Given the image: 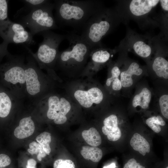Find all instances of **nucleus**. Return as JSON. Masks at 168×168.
<instances>
[{
  "label": "nucleus",
  "instance_id": "f257e3e1",
  "mask_svg": "<svg viewBox=\"0 0 168 168\" xmlns=\"http://www.w3.org/2000/svg\"><path fill=\"white\" fill-rule=\"evenodd\" d=\"M57 23L75 29L82 28L100 10V2L94 0H57L54 2Z\"/></svg>",
  "mask_w": 168,
  "mask_h": 168
},
{
  "label": "nucleus",
  "instance_id": "f03ea898",
  "mask_svg": "<svg viewBox=\"0 0 168 168\" xmlns=\"http://www.w3.org/2000/svg\"><path fill=\"white\" fill-rule=\"evenodd\" d=\"M26 59L25 65L24 102L36 106L54 90L53 84L51 78L43 72L31 55Z\"/></svg>",
  "mask_w": 168,
  "mask_h": 168
},
{
  "label": "nucleus",
  "instance_id": "7ed1b4c3",
  "mask_svg": "<svg viewBox=\"0 0 168 168\" xmlns=\"http://www.w3.org/2000/svg\"><path fill=\"white\" fill-rule=\"evenodd\" d=\"M0 63V82L19 98L24 101L25 85V57L12 55Z\"/></svg>",
  "mask_w": 168,
  "mask_h": 168
},
{
  "label": "nucleus",
  "instance_id": "20e7f679",
  "mask_svg": "<svg viewBox=\"0 0 168 168\" xmlns=\"http://www.w3.org/2000/svg\"><path fill=\"white\" fill-rule=\"evenodd\" d=\"M65 39L69 42V46L59 52L55 67L66 71L79 70L83 68L92 50L76 34H68Z\"/></svg>",
  "mask_w": 168,
  "mask_h": 168
},
{
  "label": "nucleus",
  "instance_id": "39448f33",
  "mask_svg": "<svg viewBox=\"0 0 168 168\" xmlns=\"http://www.w3.org/2000/svg\"><path fill=\"white\" fill-rule=\"evenodd\" d=\"M54 3L49 1L44 5L30 11L20 12L14 16L17 23L28 28L33 36L40 32L59 28L53 14Z\"/></svg>",
  "mask_w": 168,
  "mask_h": 168
},
{
  "label": "nucleus",
  "instance_id": "423d86ee",
  "mask_svg": "<svg viewBox=\"0 0 168 168\" xmlns=\"http://www.w3.org/2000/svg\"><path fill=\"white\" fill-rule=\"evenodd\" d=\"M43 38L39 45L37 51L34 53L25 45L30 55L33 58L39 67L46 70L48 73L54 70L59 53L58 47L65 39V35L55 33L50 30L42 31L39 33Z\"/></svg>",
  "mask_w": 168,
  "mask_h": 168
},
{
  "label": "nucleus",
  "instance_id": "0eeeda50",
  "mask_svg": "<svg viewBox=\"0 0 168 168\" xmlns=\"http://www.w3.org/2000/svg\"><path fill=\"white\" fill-rule=\"evenodd\" d=\"M111 14L108 10H100L82 28L81 38L91 50L97 48L102 38L110 30L113 23Z\"/></svg>",
  "mask_w": 168,
  "mask_h": 168
},
{
  "label": "nucleus",
  "instance_id": "6e6552de",
  "mask_svg": "<svg viewBox=\"0 0 168 168\" xmlns=\"http://www.w3.org/2000/svg\"><path fill=\"white\" fill-rule=\"evenodd\" d=\"M38 104L47 107V117L48 119L53 120L55 124H58L66 122L67 120V115L72 107L69 101L54 90Z\"/></svg>",
  "mask_w": 168,
  "mask_h": 168
},
{
  "label": "nucleus",
  "instance_id": "1a4fd4ad",
  "mask_svg": "<svg viewBox=\"0 0 168 168\" xmlns=\"http://www.w3.org/2000/svg\"><path fill=\"white\" fill-rule=\"evenodd\" d=\"M0 36L5 46L12 43L30 45L35 41L30 31L26 30L21 24L8 20L0 22Z\"/></svg>",
  "mask_w": 168,
  "mask_h": 168
},
{
  "label": "nucleus",
  "instance_id": "9d476101",
  "mask_svg": "<svg viewBox=\"0 0 168 168\" xmlns=\"http://www.w3.org/2000/svg\"><path fill=\"white\" fill-rule=\"evenodd\" d=\"M74 96L79 103L86 108L100 104L104 98L102 91L96 86L79 88L75 91Z\"/></svg>",
  "mask_w": 168,
  "mask_h": 168
},
{
  "label": "nucleus",
  "instance_id": "9b49d317",
  "mask_svg": "<svg viewBox=\"0 0 168 168\" xmlns=\"http://www.w3.org/2000/svg\"><path fill=\"white\" fill-rule=\"evenodd\" d=\"M24 100L13 94L0 82V118L8 117L12 110L22 105Z\"/></svg>",
  "mask_w": 168,
  "mask_h": 168
},
{
  "label": "nucleus",
  "instance_id": "f8f14e48",
  "mask_svg": "<svg viewBox=\"0 0 168 168\" xmlns=\"http://www.w3.org/2000/svg\"><path fill=\"white\" fill-rule=\"evenodd\" d=\"M103 124L102 131L109 140L115 141L120 139L122 133L118 126V119L116 115L112 114L105 118Z\"/></svg>",
  "mask_w": 168,
  "mask_h": 168
},
{
  "label": "nucleus",
  "instance_id": "ddd939ff",
  "mask_svg": "<svg viewBox=\"0 0 168 168\" xmlns=\"http://www.w3.org/2000/svg\"><path fill=\"white\" fill-rule=\"evenodd\" d=\"M89 56L91 61L87 67V69L95 70L100 65L106 63L110 60L111 53L107 49L96 48L91 50Z\"/></svg>",
  "mask_w": 168,
  "mask_h": 168
},
{
  "label": "nucleus",
  "instance_id": "4468645a",
  "mask_svg": "<svg viewBox=\"0 0 168 168\" xmlns=\"http://www.w3.org/2000/svg\"><path fill=\"white\" fill-rule=\"evenodd\" d=\"M35 128V124L32 116H26L20 119L19 125L14 131V135L18 138H24L32 135Z\"/></svg>",
  "mask_w": 168,
  "mask_h": 168
},
{
  "label": "nucleus",
  "instance_id": "2eb2a0df",
  "mask_svg": "<svg viewBox=\"0 0 168 168\" xmlns=\"http://www.w3.org/2000/svg\"><path fill=\"white\" fill-rule=\"evenodd\" d=\"M159 1L157 0H133L130 4V10L134 15L141 16L149 12Z\"/></svg>",
  "mask_w": 168,
  "mask_h": 168
},
{
  "label": "nucleus",
  "instance_id": "dca6fc26",
  "mask_svg": "<svg viewBox=\"0 0 168 168\" xmlns=\"http://www.w3.org/2000/svg\"><path fill=\"white\" fill-rule=\"evenodd\" d=\"M142 72V69L137 63L135 62L132 63L127 70L120 73V80L122 86L128 88L131 86L133 84V76H140Z\"/></svg>",
  "mask_w": 168,
  "mask_h": 168
},
{
  "label": "nucleus",
  "instance_id": "f3484780",
  "mask_svg": "<svg viewBox=\"0 0 168 168\" xmlns=\"http://www.w3.org/2000/svg\"><path fill=\"white\" fill-rule=\"evenodd\" d=\"M152 97L150 90L147 87H144L134 96L132 101V105L134 108L139 107L143 109H147L149 106Z\"/></svg>",
  "mask_w": 168,
  "mask_h": 168
},
{
  "label": "nucleus",
  "instance_id": "a211bd4d",
  "mask_svg": "<svg viewBox=\"0 0 168 168\" xmlns=\"http://www.w3.org/2000/svg\"><path fill=\"white\" fill-rule=\"evenodd\" d=\"M130 144L134 150L143 156L150 152V146L147 141L139 134L134 133L132 137Z\"/></svg>",
  "mask_w": 168,
  "mask_h": 168
},
{
  "label": "nucleus",
  "instance_id": "6ab92c4d",
  "mask_svg": "<svg viewBox=\"0 0 168 168\" xmlns=\"http://www.w3.org/2000/svg\"><path fill=\"white\" fill-rule=\"evenodd\" d=\"M152 68L158 77L168 79V62L164 58L161 57L156 58L153 61Z\"/></svg>",
  "mask_w": 168,
  "mask_h": 168
},
{
  "label": "nucleus",
  "instance_id": "aec40b11",
  "mask_svg": "<svg viewBox=\"0 0 168 168\" xmlns=\"http://www.w3.org/2000/svg\"><path fill=\"white\" fill-rule=\"evenodd\" d=\"M81 154L85 159L91 160L93 162L99 161L102 157V152L96 147L84 146L81 151Z\"/></svg>",
  "mask_w": 168,
  "mask_h": 168
},
{
  "label": "nucleus",
  "instance_id": "412c9836",
  "mask_svg": "<svg viewBox=\"0 0 168 168\" xmlns=\"http://www.w3.org/2000/svg\"><path fill=\"white\" fill-rule=\"evenodd\" d=\"M82 135L86 142L91 146L97 147L101 143V136L96 129L94 127L83 131Z\"/></svg>",
  "mask_w": 168,
  "mask_h": 168
},
{
  "label": "nucleus",
  "instance_id": "4be33fe9",
  "mask_svg": "<svg viewBox=\"0 0 168 168\" xmlns=\"http://www.w3.org/2000/svg\"><path fill=\"white\" fill-rule=\"evenodd\" d=\"M111 77L106 80V85L107 86L112 85V89L115 91H119L122 88L121 83L119 77L120 74V71L117 66L113 67L111 70Z\"/></svg>",
  "mask_w": 168,
  "mask_h": 168
},
{
  "label": "nucleus",
  "instance_id": "5701e85b",
  "mask_svg": "<svg viewBox=\"0 0 168 168\" xmlns=\"http://www.w3.org/2000/svg\"><path fill=\"white\" fill-rule=\"evenodd\" d=\"M146 124L154 132H160L161 130L160 126H164L166 122L160 115L152 116L146 120Z\"/></svg>",
  "mask_w": 168,
  "mask_h": 168
},
{
  "label": "nucleus",
  "instance_id": "b1692460",
  "mask_svg": "<svg viewBox=\"0 0 168 168\" xmlns=\"http://www.w3.org/2000/svg\"><path fill=\"white\" fill-rule=\"evenodd\" d=\"M133 49L138 56L144 58L149 56L152 52L150 46L141 41L135 42L133 44Z\"/></svg>",
  "mask_w": 168,
  "mask_h": 168
},
{
  "label": "nucleus",
  "instance_id": "393cba45",
  "mask_svg": "<svg viewBox=\"0 0 168 168\" xmlns=\"http://www.w3.org/2000/svg\"><path fill=\"white\" fill-rule=\"evenodd\" d=\"M36 140L41 146L46 154L49 155L51 151L49 145L51 141V134L48 132H44L38 135Z\"/></svg>",
  "mask_w": 168,
  "mask_h": 168
},
{
  "label": "nucleus",
  "instance_id": "a878e982",
  "mask_svg": "<svg viewBox=\"0 0 168 168\" xmlns=\"http://www.w3.org/2000/svg\"><path fill=\"white\" fill-rule=\"evenodd\" d=\"M49 0H21L25 4L24 7L19 10L20 12H27L33 9L39 7L46 3Z\"/></svg>",
  "mask_w": 168,
  "mask_h": 168
},
{
  "label": "nucleus",
  "instance_id": "bb28decb",
  "mask_svg": "<svg viewBox=\"0 0 168 168\" xmlns=\"http://www.w3.org/2000/svg\"><path fill=\"white\" fill-rule=\"evenodd\" d=\"M29 148L28 149V152L32 155H37V158L39 161L42 160V158L44 157L46 154L43 149L40 145L35 142H33L29 145Z\"/></svg>",
  "mask_w": 168,
  "mask_h": 168
},
{
  "label": "nucleus",
  "instance_id": "cd10ccee",
  "mask_svg": "<svg viewBox=\"0 0 168 168\" xmlns=\"http://www.w3.org/2000/svg\"><path fill=\"white\" fill-rule=\"evenodd\" d=\"M159 105L161 112L166 118L168 119V95L164 94L160 97Z\"/></svg>",
  "mask_w": 168,
  "mask_h": 168
},
{
  "label": "nucleus",
  "instance_id": "c85d7f7f",
  "mask_svg": "<svg viewBox=\"0 0 168 168\" xmlns=\"http://www.w3.org/2000/svg\"><path fill=\"white\" fill-rule=\"evenodd\" d=\"M8 0H0V22L9 19L8 17Z\"/></svg>",
  "mask_w": 168,
  "mask_h": 168
},
{
  "label": "nucleus",
  "instance_id": "c756f323",
  "mask_svg": "<svg viewBox=\"0 0 168 168\" xmlns=\"http://www.w3.org/2000/svg\"><path fill=\"white\" fill-rule=\"evenodd\" d=\"M73 162L70 160H56L54 163V168H75Z\"/></svg>",
  "mask_w": 168,
  "mask_h": 168
},
{
  "label": "nucleus",
  "instance_id": "7c9ffc66",
  "mask_svg": "<svg viewBox=\"0 0 168 168\" xmlns=\"http://www.w3.org/2000/svg\"><path fill=\"white\" fill-rule=\"evenodd\" d=\"M123 168H145V167L137 163L134 159L131 158L125 164Z\"/></svg>",
  "mask_w": 168,
  "mask_h": 168
},
{
  "label": "nucleus",
  "instance_id": "2f4dec72",
  "mask_svg": "<svg viewBox=\"0 0 168 168\" xmlns=\"http://www.w3.org/2000/svg\"><path fill=\"white\" fill-rule=\"evenodd\" d=\"M11 163V160L9 156L4 154H0V168L4 167Z\"/></svg>",
  "mask_w": 168,
  "mask_h": 168
},
{
  "label": "nucleus",
  "instance_id": "473e14b6",
  "mask_svg": "<svg viewBox=\"0 0 168 168\" xmlns=\"http://www.w3.org/2000/svg\"><path fill=\"white\" fill-rule=\"evenodd\" d=\"M10 54L7 49V47L2 43L0 44V63L4 57Z\"/></svg>",
  "mask_w": 168,
  "mask_h": 168
},
{
  "label": "nucleus",
  "instance_id": "72a5a7b5",
  "mask_svg": "<svg viewBox=\"0 0 168 168\" xmlns=\"http://www.w3.org/2000/svg\"><path fill=\"white\" fill-rule=\"evenodd\" d=\"M36 161L33 159H30L27 161L26 168H35Z\"/></svg>",
  "mask_w": 168,
  "mask_h": 168
},
{
  "label": "nucleus",
  "instance_id": "f704fd0d",
  "mask_svg": "<svg viewBox=\"0 0 168 168\" xmlns=\"http://www.w3.org/2000/svg\"><path fill=\"white\" fill-rule=\"evenodd\" d=\"M162 8L165 11H168V0H161L160 1Z\"/></svg>",
  "mask_w": 168,
  "mask_h": 168
},
{
  "label": "nucleus",
  "instance_id": "c9c22d12",
  "mask_svg": "<svg viewBox=\"0 0 168 168\" xmlns=\"http://www.w3.org/2000/svg\"><path fill=\"white\" fill-rule=\"evenodd\" d=\"M115 164L114 163H113L109 165L104 167L103 168H115Z\"/></svg>",
  "mask_w": 168,
  "mask_h": 168
},
{
  "label": "nucleus",
  "instance_id": "e433bc0d",
  "mask_svg": "<svg viewBox=\"0 0 168 168\" xmlns=\"http://www.w3.org/2000/svg\"><path fill=\"white\" fill-rule=\"evenodd\" d=\"M166 168H168V167H166Z\"/></svg>",
  "mask_w": 168,
  "mask_h": 168
}]
</instances>
